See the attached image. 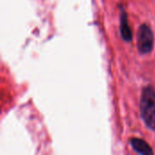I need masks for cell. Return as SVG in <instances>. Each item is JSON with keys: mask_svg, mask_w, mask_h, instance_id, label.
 Returning <instances> with one entry per match:
<instances>
[{"mask_svg": "<svg viewBox=\"0 0 155 155\" xmlns=\"http://www.w3.org/2000/svg\"><path fill=\"white\" fill-rule=\"evenodd\" d=\"M141 115L144 124L150 128L155 129V93L152 87H146L141 97Z\"/></svg>", "mask_w": 155, "mask_h": 155, "instance_id": "1", "label": "cell"}, {"mask_svg": "<svg viewBox=\"0 0 155 155\" xmlns=\"http://www.w3.org/2000/svg\"><path fill=\"white\" fill-rule=\"evenodd\" d=\"M137 46L142 54H148L153 47V35L147 25H142L138 30Z\"/></svg>", "mask_w": 155, "mask_h": 155, "instance_id": "2", "label": "cell"}, {"mask_svg": "<svg viewBox=\"0 0 155 155\" xmlns=\"http://www.w3.org/2000/svg\"><path fill=\"white\" fill-rule=\"evenodd\" d=\"M131 145L133 147V149L141 154H153V152L152 150V148L150 147V145L143 140L142 139H132L131 141Z\"/></svg>", "mask_w": 155, "mask_h": 155, "instance_id": "3", "label": "cell"}, {"mask_svg": "<svg viewBox=\"0 0 155 155\" xmlns=\"http://www.w3.org/2000/svg\"><path fill=\"white\" fill-rule=\"evenodd\" d=\"M121 34H122V36L124 37V39L126 41H129L132 38L131 30L127 25L126 16H125L124 13H122V16H121Z\"/></svg>", "mask_w": 155, "mask_h": 155, "instance_id": "4", "label": "cell"}]
</instances>
